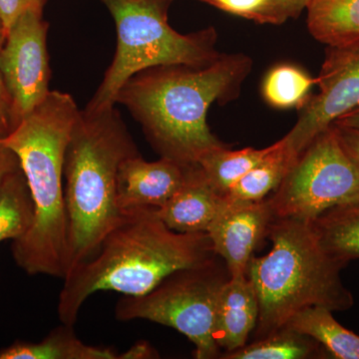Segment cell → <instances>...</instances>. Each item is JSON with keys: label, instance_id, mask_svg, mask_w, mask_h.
I'll return each mask as SVG.
<instances>
[{"label": "cell", "instance_id": "obj_1", "mask_svg": "<svg viewBox=\"0 0 359 359\" xmlns=\"http://www.w3.org/2000/svg\"><path fill=\"white\" fill-rule=\"evenodd\" d=\"M250 68L244 54H221L203 67L156 66L130 78L116 104L129 110L161 157L190 166L226 146L212 133L208 111L216 101L235 98Z\"/></svg>", "mask_w": 359, "mask_h": 359}, {"label": "cell", "instance_id": "obj_26", "mask_svg": "<svg viewBox=\"0 0 359 359\" xmlns=\"http://www.w3.org/2000/svg\"><path fill=\"white\" fill-rule=\"evenodd\" d=\"M6 32L4 25L0 20V50L6 41ZM13 130V120H11V106L7 94L1 72H0V139L6 138L7 135Z\"/></svg>", "mask_w": 359, "mask_h": 359}, {"label": "cell", "instance_id": "obj_7", "mask_svg": "<svg viewBox=\"0 0 359 359\" xmlns=\"http://www.w3.org/2000/svg\"><path fill=\"white\" fill-rule=\"evenodd\" d=\"M230 278L224 259L216 256L175 271L148 294L124 295L116 304V318L146 320L174 328L193 342L196 358H221L212 327L219 294Z\"/></svg>", "mask_w": 359, "mask_h": 359}, {"label": "cell", "instance_id": "obj_4", "mask_svg": "<svg viewBox=\"0 0 359 359\" xmlns=\"http://www.w3.org/2000/svg\"><path fill=\"white\" fill-rule=\"evenodd\" d=\"M137 154L136 143L115 106L81 110L65 160L68 271L93 256L121 219L118 170L123 161Z\"/></svg>", "mask_w": 359, "mask_h": 359}, {"label": "cell", "instance_id": "obj_18", "mask_svg": "<svg viewBox=\"0 0 359 359\" xmlns=\"http://www.w3.org/2000/svg\"><path fill=\"white\" fill-rule=\"evenodd\" d=\"M311 223L330 256L346 264L359 259V200L327 210Z\"/></svg>", "mask_w": 359, "mask_h": 359}, {"label": "cell", "instance_id": "obj_23", "mask_svg": "<svg viewBox=\"0 0 359 359\" xmlns=\"http://www.w3.org/2000/svg\"><path fill=\"white\" fill-rule=\"evenodd\" d=\"M316 79L292 65H278L269 71L264 80V100L280 109L302 108Z\"/></svg>", "mask_w": 359, "mask_h": 359}, {"label": "cell", "instance_id": "obj_10", "mask_svg": "<svg viewBox=\"0 0 359 359\" xmlns=\"http://www.w3.org/2000/svg\"><path fill=\"white\" fill-rule=\"evenodd\" d=\"M316 84L320 93L308 99L285 136L297 156L339 118L359 108V48L327 47Z\"/></svg>", "mask_w": 359, "mask_h": 359}, {"label": "cell", "instance_id": "obj_21", "mask_svg": "<svg viewBox=\"0 0 359 359\" xmlns=\"http://www.w3.org/2000/svg\"><path fill=\"white\" fill-rule=\"evenodd\" d=\"M273 147L275 144L263 149L249 147L233 151L223 146L203 156L198 164L214 190L224 197L231 187L256 167Z\"/></svg>", "mask_w": 359, "mask_h": 359}, {"label": "cell", "instance_id": "obj_13", "mask_svg": "<svg viewBox=\"0 0 359 359\" xmlns=\"http://www.w3.org/2000/svg\"><path fill=\"white\" fill-rule=\"evenodd\" d=\"M228 201L214 190L199 164L185 166L176 193L157 210L168 228L178 233H207Z\"/></svg>", "mask_w": 359, "mask_h": 359}, {"label": "cell", "instance_id": "obj_29", "mask_svg": "<svg viewBox=\"0 0 359 359\" xmlns=\"http://www.w3.org/2000/svg\"><path fill=\"white\" fill-rule=\"evenodd\" d=\"M159 354L155 351L154 347L150 346L147 341L137 342L128 351L119 354V358L125 359H147L158 358Z\"/></svg>", "mask_w": 359, "mask_h": 359}, {"label": "cell", "instance_id": "obj_25", "mask_svg": "<svg viewBox=\"0 0 359 359\" xmlns=\"http://www.w3.org/2000/svg\"><path fill=\"white\" fill-rule=\"evenodd\" d=\"M47 0H0V20L6 34L15 20L29 9L43 11Z\"/></svg>", "mask_w": 359, "mask_h": 359}, {"label": "cell", "instance_id": "obj_22", "mask_svg": "<svg viewBox=\"0 0 359 359\" xmlns=\"http://www.w3.org/2000/svg\"><path fill=\"white\" fill-rule=\"evenodd\" d=\"M34 219V204L22 169L0 187V243L25 237Z\"/></svg>", "mask_w": 359, "mask_h": 359}, {"label": "cell", "instance_id": "obj_28", "mask_svg": "<svg viewBox=\"0 0 359 359\" xmlns=\"http://www.w3.org/2000/svg\"><path fill=\"white\" fill-rule=\"evenodd\" d=\"M334 127L347 154L351 156L354 162L359 166V131L346 128V127L337 126V125H334Z\"/></svg>", "mask_w": 359, "mask_h": 359}, {"label": "cell", "instance_id": "obj_3", "mask_svg": "<svg viewBox=\"0 0 359 359\" xmlns=\"http://www.w3.org/2000/svg\"><path fill=\"white\" fill-rule=\"evenodd\" d=\"M80 112L69 94L50 91L1 139L20 158L34 204L32 228L11 245L14 262L29 276L63 280L68 271L63 177L66 149Z\"/></svg>", "mask_w": 359, "mask_h": 359}, {"label": "cell", "instance_id": "obj_15", "mask_svg": "<svg viewBox=\"0 0 359 359\" xmlns=\"http://www.w3.org/2000/svg\"><path fill=\"white\" fill-rule=\"evenodd\" d=\"M311 36L334 48H359V0H309Z\"/></svg>", "mask_w": 359, "mask_h": 359}, {"label": "cell", "instance_id": "obj_9", "mask_svg": "<svg viewBox=\"0 0 359 359\" xmlns=\"http://www.w3.org/2000/svg\"><path fill=\"white\" fill-rule=\"evenodd\" d=\"M48 28L43 11L29 9L9 28L0 50V72L11 100L13 129L50 92Z\"/></svg>", "mask_w": 359, "mask_h": 359}, {"label": "cell", "instance_id": "obj_30", "mask_svg": "<svg viewBox=\"0 0 359 359\" xmlns=\"http://www.w3.org/2000/svg\"><path fill=\"white\" fill-rule=\"evenodd\" d=\"M334 125L359 131V108L341 116L334 123Z\"/></svg>", "mask_w": 359, "mask_h": 359}, {"label": "cell", "instance_id": "obj_5", "mask_svg": "<svg viewBox=\"0 0 359 359\" xmlns=\"http://www.w3.org/2000/svg\"><path fill=\"white\" fill-rule=\"evenodd\" d=\"M266 238L271 250L252 257L247 273L259 301L255 339L285 327L294 314L311 306L332 311L353 308V295L340 278L346 264L323 249L311 223L273 219Z\"/></svg>", "mask_w": 359, "mask_h": 359}, {"label": "cell", "instance_id": "obj_17", "mask_svg": "<svg viewBox=\"0 0 359 359\" xmlns=\"http://www.w3.org/2000/svg\"><path fill=\"white\" fill-rule=\"evenodd\" d=\"M323 306H311L294 314L285 325L294 332L308 335L337 359H359V335L342 327Z\"/></svg>", "mask_w": 359, "mask_h": 359}, {"label": "cell", "instance_id": "obj_11", "mask_svg": "<svg viewBox=\"0 0 359 359\" xmlns=\"http://www.w3.org/2000/svg\"><path fill=\"white\" fill-rule=\"evenodd\" d=\"M273 219L268 198L257 202L228 201L207 233L215 254L224 259L231 276H247Z\"/></svg>", "mask_w": 359, "mask_h": 359}, {"label": "cell", "instance_id": "obj_6", "mask_svg": "<svg viewBox=\"0 0 359 359\" xmlns=\"http://www.w3.org/2000/svg\"><path fill=\"white\" fill-rule=\"evenodd\" d=\"M115 21L117 48L102 82L85 109L114 107L123 85L141 71L162 65L203 67L221 55L212 27L182 34L168 22L174 0H100Z\"/></svg>", "mask_w": 359, "mask_h": 359}, {"label": "cell", "instance_id": "obj_24", "mask_svg": "<svg viewBox=\"0 0 359 359\" xmlns=\"http://www.w3.org/2000/svg\"><path fill=\"white\" fill-rule=\"evenodd\" d=\"M259 25H280L299 16L290 0H200Z\"/></svg>", "mask_w": 359, "mask_h": 359}, {"label": "cell", "instance_id": "obj_14", "mask_svg": "<svg viewBox=\"0 0 359 359\" xmlns=\"http://www.w3.org/2000/svg\"><path fill=\"white\" fill-rule=\"evenodd\" d=\"M259 313L256 290L248 276H231L219 294L212 327L221 351L245 346L257 327Z\"/></svg>", "mask_w": 359, "mask_h": 359}, {"label": "cell", "instance_id": "obj_19", "mask_svg": "<svg viewBox=\"0 0 359 359\" xmlns=\"http://www.w3.org/2000/svg\"><path fill=\"white\" fill-rule=\"evenodd\" d=\"M297 158L283 137L276 142L269 155L231 187L224 198L231 202H257L266 199L282 183Z\"/></svg>", "mask_w": 359, "mask_h": 359}, {"label": "cell", "instance_id": "obj_8", "mask_svg": "<svg viewBox=\"0 0 359 359\" xmlns=\"http://www.w3.org/2000/svg\"><path fill=\"white\" fill-rule=\"evenodd\" d=\"M268 200L275 219L309 223L327 210L359 200V166L347 154L334 125L299 153Z\"/></svg>", "mask_w": 359, "mask_h": 359}, {"label": "cell", "instance_id": "obj_16", "mask_svg": "<svg viewBox=\"0 0 359 359\" xmlns=\"http://www.w3.org/2000/svg\"><path fill=\"white\" fill-rule=\"evenodd\" d=\"M119 354L110 347L85 344L73 325H62L51 330L39 342L16 340L0 349V359H116Z\"/></svg>", "mask_w": 359, "mask_h": 359}, {"label": "cell", "instance_id": "obj_27", "mask_svg": "<svg viewBox=\"0 0 359 359\" xmlns=\"http://www.w3.org/2000/svg\"><path fill=\"white\" fill-rule=\"evenodd\" d=\"M20 169L18 156L0 139V187L11 174L20 171Z\"/></svg>", "mask_w": 359, "mask_h": 359}, {"label": "cell", "instance_id": "obj_2", "mask_svg": "<svg viewBox=\"0 0 359 359\" xmlns=\"http://www.w3.org/2000/svg\"><path fill=\"white\" fill-rule=\"evenodd\" d=\"M207 233H178L168 228L157 209L123 212L95 254L63 278L57 313L61 323H76L87 299L101 290L139 297L168 276L214 259Z\"/></svg>", "mask_w": 359, "mask_h": 359}, {"label": "cell", "instance_id": "obj_31", "mask_svg": "<svg viewBox=\"0 0 359 359\" xmlns=\"http://www.w3.org/2000/svg\"><path fill=\"white\" fill-rule=\"evenodd\" d=\"M290 1L292 2V4H294L297 13L301 15L302 11L306 8V6H308L309 0H290Z\"/></svg>", "mask_w": 359, "mask_h": 359}, {"label": "cell", "instance_id": "obj_20", "mask_svg": "<svg viewBox=\"0 0 359 359\" xmlns=\"http://www.w3.org/2000/svg\"><path fill=\"white\" fill-rule=\"evenodd\" d=\"M328 353L316 340L283 327L241 348L222 353L224 359L327 358Z\"/></svg>", "mask_w": 359, "mask_h": 359}, {"label": "cell", "instance_id": "obj_12", "mask_svg": "<svg viewBox=\"0 0 359 359\" xmlns=\"http://www.w3.org/2000/svg\"><path fill=\"white\" fill-rule=\"evenodd\" d=\"M185 166L167 158L149 162L140 154L127 158L117 175V203L121 212L160 209L183 182Z\"/></svg>", "mask_w": 359, "mask_h": 359}]
</instances>
